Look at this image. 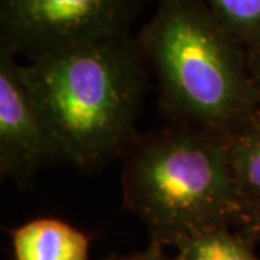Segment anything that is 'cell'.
I'll use <instances>...</instances> for the list:
<instances>
[{
  "mask_svg": "<svg viewBox=\"0 0 260 260\" xmlns=\"http://www.w3.org/2000/svg\"><path fill=\"white\" fill-rule=\"evenodd\" d=\"M10 234L16 260H88V236L58 218H37Z\"/></svg>",
  "mask_w": 260,
  "mask_h": 260,
  "instance_id": "obj_6",
  "label": "cell"
},
{
  "mask_svg": "<svg viewBox=\"0 0 260 260\" xmlns=\"http://www.w3.org/2000/svg\"><path fill=\"white\" fill-rule=\"evenodd\" d=\"M146 68L138 38L130 34L22 64L59 160L95 171L126 155L140 136Z\"/></svg>",
  "mask_w": 260,
  "mask_h": 260,
  "instance_id": "obj_1",
  "label": "cell"
},
{
  "mask_svg": "<svg viewBox=\"0 0 260 260\" xmlns=\"http://www.w3.org/2000/svg\"><path fill=\"white\" fill-rule=\"evenodd\" d=\"M225 142L236 188L256 214L260 208V109Z\"/></svg>",
  "mask_w": 260,
  "mask_h": 260,
  "instance_id": "obj_7",
  "label": "cell"
},
{
  "mask_svg": "<svg viewBox=\"0 0 260 260\" xmlns=\"http://www.w3.org/2000/svg\"><path fill=\"white\" fill-rule=\"evenodd\" d=\"M136 38L174 123L227 139L260 109L246 48L205 0H156Z\"/></svg>",
  "mask_w": 260,
  "mask_h": 260,
  "instance_id": "obj_2",
  "label": "cell"
},
{
  "mask_svg": "<svg viewBox=\"0 0 260 260\" xmlns=\"http://www.w3.org/2000/svg\"><path fill=\"white\" fill-rule=\"evenodd\" d=\"M175 260H260L250 242L230 227H215L195 233L174 246Z\"/></svg>",
  "mask_w": 260,
  "mask_h": 260,
  "instance_id": "obj_8",
  "label": "cell"
},
{
  "mask_svg": "<svg viewBox=\"0 0 260 260\" xmlns=\"http://www.w3.org/2000/svg\"><path fill=\"white\" fill-rule=\"evenodd\" d=\"M214 15L243 47L260 41V0H205Z\"/></svg>",
  "mask_w": 260,
  "mask_h": 260,
  "instance_id": "obj_9",
  "label": "cell"
},
{
  "mask_svg": "<svg viewBox=\"0 0 260 260\" xmlns=\"http://www.w3.org/2000/svg\"><path fill=\"white\" fill-rule=\"evenodd\" d=\"M124 208L150 242L175 246L195 233L249 223L254 217L233 179L227 142L174 123L139 136L123 156Z\"/></svg>",
  "mask_w": 260,
  "mask_h": 260,
  "instance_id": "obj_3",
  "label": "cell"
},
{
  "mask_svg": "<svg viewBox=\"0 0 260 260\" xmlns=\"http://www.w3.org/2000/svg\"><path fill=\"white\" fill-rule=\"evenodd\" d=\"M247 61H249L251 77L260 90V41L256 45L247 49Z\"/></svg>",
  "mask_w": 260,
  "mask_h": 260,
  "instance_id": "obj_11",
  "label": "cell"
},
{
  "mask_svg": "<svg viewBox=\"0 0 260 260\" xmlns=\"http://www.w3.org/2000/svg\"><path fill=\"white\" fill-rule=\"evenodd\" d=\"M58 158L18 56L0 49V174L28 185L41 168Z\"/></svg>",
  "mask_w": 260,
  "mask_h": 260,
  "instance_id": "obj_5",
  "label": "cell"
},
{
  "mask_svg": "<svg viewBox=\"0 0 260 260\" xmlns=\"http://www.w3.org/2000/svg\"><path fill=\"white\" fill-rule=\"evenodd\" d=\"M143 0H0V49L29 61L129 35Z\"/></svg>",
  "mask_w": 260,
  "mask_h": 260,
  "instance_id": "obj_4",
  "label": "cell"
},
{
  "mask_svg": "<svg viewBox=\"0 0 260 260\" xmlns=\"http://www.w3.org/2000/svg\"><path fill=\"white\" fill-rule=\"evenodd\" d=\"M165 246L159 244V243L150 242L149 246L145 250L138 251V253H132V254H114L107 260H175V257L168 256L165 250Z\"/></svg>",
  "mask_w": 260,
  "mask_h": 260,
  "instance_id": "obj_10",
  "label": "cell"
}]
</instances>
